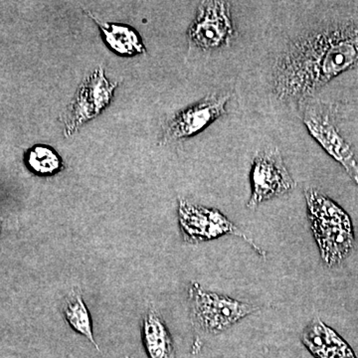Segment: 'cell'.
Masks as SVG:
<instances>
[{"mask_svg":"<svg viewBox=\"0 0 358 358\" xmlns=\"http://www.w3.org/2000/svg\"><path fill=\"white\" fill-rule=\"evenodd\" d=\"M358 66V20L322 23L299 33L278 54L272 91L303 105L341 73Z\"/></svg>","mask_w":358,"mask_h":358,"instance_id":"obj_1","label":"cell"},{"mask_svg":"<svg viewBox=\"0 0 358 358\" xmlns=\"http://www.w3.org/2000/svg\"><path fill=\"white\" fill-rule=\"evenodd\" d=\"M305 195L308 220L319 245L320 256L329 267L338 265L353 248L352 220L341 207L317 190L308 188Z\"/></svg>","mask_w":358,"mask_h":358,"instance_id":"obj_2","label":"cell"},{"mask_svg":"<svg viewBox=\"0 0 358 358\" xmlns=\"http://www.w3.org/2000/svg\"><path fill=\"white\" fill-rule=\"evenodd\" d=\"M193 326L200 333L218 334L260 310L258 306L243 303L221 294L204 291L197 282L189 289Z\"/></svg>","mask_w":358,"mask_h":358,"instance_id":"obj_3","label":"cell"},{"mask_svg":"<svg viewBox=\"0 0 358 358\" xmlns=\"http://www.w3.org/2000/svg\"><path fill=\"white\" fill-rule=\"evenodd\" d=\"M303 122L320 147L341 164L358 185V162L352 147L339 134L333 120V109L324 103H303Z\"/></svg>","mask_w":358,"mask_h":358,"instance_id":"obj_4","label":"cell"},{"mask_svg":"<svg viewBox=\"0 0 358 358\" xmlns=\"http://www.w3.org/2000/svg\"><path fill=\"white\" fill-rule=\"evenodd\" d=\"M296 185L281 152L278 148L262 150L252 164V194L247 206L255 209L264 201L291 192Z\"/></svg>","mask_w":358,"mask_h":358,"instance_id":"obj_5","label":"cell"},{"mask_svg":"<svg viewBox=\"0 0 358 358\" xmlns=\"http://www.w3.org/2000/svg\"><path fill=\"white\" fill-rule=\"evenodd\" d=\"M179 225L186 242L199 243L209 241L223 235L232 234L248 242L257 253L265 256V252L259 248L236 225L228 220L222 213L214 209L189 204L180 199L178 208Z\"/></svg>","mask_w":358,"mask_h":358,"instance_id":"obj_6","label":"cell"},{"mask_svg":"<svg viewBox=\"0 0 358 358\" xmlns=\"http://www.w3.org/2000/svg\"><path fill=\"white\" fill-rule=\"evenodd\" d=\"M189 45L201 49L221 48L234 36V26L228 1H203L187 33Z\"/></svg>","mask_w":358,"mask_h":358,"instance_id":"obj_7","label":"cell"},{"mask_svg":"<svg viewBox=\"0 0 358 358\" xmlns=\"http://www.w3.org/2000/svg\"><path fill=\"white\" fill-rule=\"evenodd\" d=\"M117 86V83L112 84L108 81L102 67H99L86 78L63 117L65 134L70 136L84 122L100 115L109 105Z\"/></svg>","mask_w":358,"mask_h":358,"instance_id":"obj_8","label":"cell"},{"mask_svg":"<svg viewBox=\"0 0 358 358\" xmlns=\"http://www.w3.org/2000/svg\"><path fill=\"white\" fill-rule=\"evenodd\" d=\"M230 94H212L187 109L181 110L166 122L162 143H173L190 138L206 129L209 124L226 114Z\"/></svg>","mask_w":358,"mask_h":358,"instance_id":"obj_9","label":"cell"},{"mask_svg":"<svg viewBox=\"0 0 358 358\" xmlns=\"http://www.w3.org/2000/svg\"><path fill=\"white\" fill-rule=\"evenodd\" d=\"M301 341L317 358H357L348 343L319 317L306 327Z\"/></svg>","mask_w":358,"mask_h":358,"instance_id":"obj_10","label":"cell"},{"mask_svg":"<svg viewBox=\"0 0 358 358\" xmlns=\"http://www.w3.org/2000/svg\"><path fill=\"white\" fill-rule=\"evenodd\" d=\"M143 341L148 358H174L173 338L155 308H150L143 319Z\"/></svg>","mask_w":358,"mask_h":358,"instance_id":"obj_11","label":"cell"},{"mask_svg":"<svg viewBox=\"0 0 358 358\" xmlns=\"http://www.w3.org/2000/svg\"><path fill=\"white\" fill-rule=\"evenodd\" d=\"M91 17L96 21L102 32L103 41L120 56H134L145 53V48L140 35L128 25L115 24V23L102 22L93 15Z\"/></svg>","mask_w":358,"mask_h":358,"instance_id":"obj_12","label":"cell"},{"mask_svg":"<svg viewBox=\"0 0 358 358\" xmlns=\"http://www.w3.org/2000/svg\"><path fill=\"white\" fill-rule=\"evenodd\" d=\"M64 315L66 320L73 329L89 339L99 350V346L94 338L88 308L85 305L83 298L79 292L72 291L66 298Z\"/></svg>","mask_w":358,"mask_h":358,"instance_id":"obj_13","label":"cell"},{"mask_svg":"<svg viewBox=\"0 0 358 358\" xmlns=\"http://www.w3.org/2000/svg\"><path fill=\"white\" fill-rule=\"evenodd\" d=\"M25 164L32 173L41 176H53L63 167L62 159L57 152L43 145H35L26 152Z\"/></svg>","mask_w":358,"mask_h":358,"instance_id":"obj_14","label":"cell"},{"mask_svg":"<svg viewBox=\"0 0 358 358\" xmlns=\"http://www.w3.org/2000/svg\"><path fill=\"white\" fill-rule=\"evenodd\" d=\"M0 230H1V224H0Z\"/></svg>","mask_w":358,"mask_h":358,"instance_id":"obj_15","label":"cell"}]
</instances>
